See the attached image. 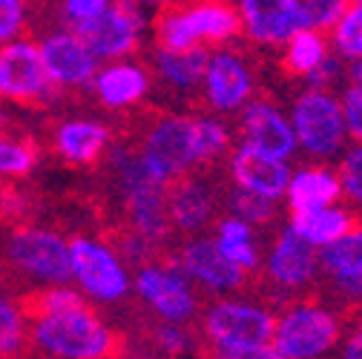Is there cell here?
<instances>
[{"instance_id":"obj_16","label":"cell","mask_w":362,"mask_h":359,"mask_svg":"<svg viewBox=\"0 0 362 359\" xmlns=\"http://www.w3.org/2000/svg\"><path fill=\"white\" fill-rule=\"evenodd\" d=\"M245 132L247 144L274 155V158H288L296 147L293 129L285 124V118L267 104H250L245 112Z\"/></svg>"},{"instance_id":"obj_32","label":"cell","mask_w":362,"mask_h":359,"mask_svg":"<svg viewBox=\"0 0 362 359\" xmlns=\"http://www.w3.org/2000/svg\"><path fill=\"white\" fill-rule=\"evenodd\" d=\"M337 47L351 58H362V4L342 18L337 29Z\"/></svg>"},{"instance_id":"obj_15","label":"cell","mask_w":362,"mask_h":359,"mask_svg":"<svg viewBox=\"0 0 362 359\" xmlns=\"http://www.w3.org/2000/svg\"><path fill=\"white\" fill-rule=\"evenodd\" d=\"M55 153L66 164H95L104 147L110 144V132L98 121H64L52 136Z\"/></svg>"},{"instance_id":"obj_30","label":"cell","mask_w":362,"mask_h":359,"mask_svg":"<svg viewBox=\"0 0 362 359\" xmlns=\"http://www.w3.org/2000/svg\"><path fill=\"white\" fill-rule=\"evenodd\" d=\"M345 6H348V0H305V4H299V23L302 29L337 23Z\"/></svg>"},{"instance_id":"obj_8","label":"cell","mask_w":362,"mask_h":359,"mask_svg":"<svg viewBox=\"0 0 362 359\" xmlns=\"http://www.w3.org/2000/svg\"><path fill=\"white\" fill-rule=\"evenodd\" d=\"M293 136L308 153H334L345 136V121L339 107L322 93L302 95L293 110Z\"/></svg>"},{"instance_id":"obj_4","label":"cell","mask_w":362,"mask_h":359,"mask_svg":"<svg viewBox=\"0 0 362 359\" xmlns=\"http://www.w3.org/2000/svg\"><path fill=\"white\" fill-rule=\"evenodd\" d=\"M207 331L221 353L236 359H276L274 348H267L274 336V319L259 307L247 305H218L210 319Z\"/></svg>"},{"instance_id":"obj_27","label":"cell","mask_w":362,"mask_h":359,"mask_svg":"<svg viewBox=\"0 0 362 359\" xmlns=\"http://www.w3.org/2000/svg\"><path fill=\"white\" fill-rule=\"evenodd\" d=\"M26 319L15 302L0 293V356H23L26 348Z\"/></svg>"},{"instance_id":"obj_23","label":"cell","mask_w":362,"mask_h":359,"mask_svg":"<svg viewBox=\"0 0 362 359\" xmlns=\"http://www.w3.org/2000/svg\"><path fill=\"white\" fill-rule=\"evenodd\" d=\"M288 199L293 210H305V207H325L339 196V182L331 172L322 170H305L299 175H293L288 182Z\"/></svg>"},{"instance_id":"obj_11","label":"cell","mask_w":362,"mask_h":359,"mask_svg":"<svg viewBox=\"0 0 362 359\" xmlns=\"http://www.w3.org/2000/svg\"><path fill=\"white\" fill-rule=\"evenodd\" d=\"M236 15L224 6H199L187 15H173L161 23V40L170 49H185V47H196V40L202 37H228L236 32Z\"/></svg>"},{"instance_id":"obj_33","label":"cell","mask_w":362,"mask_h":359,"mask_svg":"<svg viewBox=\"0 0 362 359\" xmlns=\"http://www.w3.org/2000/svg\"><path fill=\"white\" fill-rule=\"evenodd\" d=\"M193 132H196V155L199 158H210L228 144V132H224V126L210 121V118L193 121Z\"/></svg>"},{"instance_id":"obj_20","label":"cell","mask_w":362,"mask_h":359,"mask_svg":"<svg viewBox=\"0 0 362 359\" xmlns=\"http://www.w3.org/2000/svg\"><path fill=\"white\" fill-rule=\"evenodd\" d=\"M310 271H313L310 245H308L299 233L288 230V233L279 239L274 256H270V273H274L276 282L293 288V285H302V282L310 276Z\"/></svg>"},{"instance_id":"obj_3","label":"cell","mask_w":362,"mask_h":359,"mask_svg":"<svg viewBox=\"0 0 362 359\" xmlns=\"http://www.w3.org/2000/svg\"><path fill=\"white\" fill-rule=\"evenodd\" d=\"M55 95V83L47 75L37 43L29 37H12L0 43V98L40 107Z\"/></svg>"},{"instance_id":"obj_28","label":"cell","mask_w":362,"mask_h":359,"mask_svg":"<svg viewBox=\"0 0 362 359\" xmlns=\"http://www.w3.org/2000/svg\"><path fill=\"white\" fill-rule=\"evenodd\" d=\"M37 164V150L32 141H18L0 132V178L18 182L26 178Z\"/></svg>"},{"instance_id":"obj_2","label":"cell","mask_w":362,"mask_h":359,"mask_svg":"<svg viewBox=\"0 0 362 359\" xmlns=\"http://www.w3.org/2000/svg\"><path fill=\"white\" fill-rule=\"evenodd\" d=\"M4 264L9 273H21L43 285H66L72 279L69 242L37 224H9L4 239Z\"/></svg>"},{"instance_id":"obj_10","label":"cell","mask_w":362,"mask_h":359,"mask_svg":"<svg viewBox=\"0 0 362 359\" xmlns=\"http://www.w3.org/2000/svg\"><path fill=\"white\" fill-rule=\"evenodd\" d=\"M37 49L55 86H83L98 69V58L75 32H52L37 43Z\"/></svg>"},{"instance_id":"obj_37","label":"cell","mask_w":362,"mask_h":359,"mask_svg":"<svg viewBox=\"0 0 362 359\" xmlns=\"http://www.w3.org/2000/svg\"><path fill=\"white\" fill-rule=\"evenodd\" d=\"M110 6V0H64V15L69 23L95 18Z\"/></svg>"},{"instance_id":"obj_36","label":"cell","mask_w":362,"mask_h":359,"mask_svg":"<svg viewBox=\"0 0 362 359\" xmlns=\"http://www.w3.org/2000/svg\"><path fill=\"white\" fill-rule=\"evenodd\" d=\"M342 121L351 129L354 139H362V83L348 89L345 95V110H342Z\"/></svg>"},{"instance_id":"obj_38","label":"cell","mask_w":362,"mask_h":359,"mask_svg":"<svg viewBox=\"0 0 362 359\" xmlns=\"http://www.w3.org/2000/svg\"><path fill=\"white\" fill-rule=\"evenodd\" d=\"M156 339H158V345L167 348V351H181V348H185V336L178 334V328H161V331L156 334Z\"/></svg>"},{"instance_id":"obj_24","label":"cell","mask_w":362,"mask_h":359,"mask_svg":"<svg viewBox=\"0 0 362 359\" xmlns=\"http://www.w3.org/2000/svg\"><path fill=\"white\" fill-rule=\"evenodd\" d=\"M158 69L175 86H193L202 81V75L207 69V55L196 47H185V49L164 47L158 52Z\"/></svg>"},{"instance_id":"obj_22","label":"cell","mask_w":362,"mask_h":359,"mask_svg":"<svg viewBox=\"0 0 362 359\" xmlns=\"http://www.w3.org/2000/svg\"><path fill=\"white\" fill-rule=\"evenodd\" d=\"M291 230L299 233L308 245H328L334 239H339L348 230V216L339 210L325 207H305V210H293V221Z\"/></svg>"},{"instance_id":"obj_19","label":"cell","mask_w":362,"mask_h":359,"mask_svg":"<svg viewBox=\"0 0 362 359\" xmlns=\"http://www.w3.org/2000/svg\"><path fill=\"white\" fill-rule=\"evenodd\" d=\"M95 93L107 107H129L147 93V75L132 64H115L95 78Z\"/></svg>"},{"instance_id":"obj_21","label":"cell","mask_w":362,"mask_h":359,"mask_svg":"<svg viewBox=\"0 0 362 359\" xmlns=\"http://www.w3.org/2000/svg\"><path fill=\"white\" fill-rule=\"evenodd\" d=\"M322 261L342 285H348L351 290H362V230H345L339 239L328 242Z\"/></svg>"},{"instance_id":"obj_39","label":"cell","mask_w":362,"mask_h":359,"mask_svg":"<svg viewBox=\"0 0 362 359\" xmlns=\"http://www.w3.org/2000/svg\"><path fill=\"white\" fill-rule=\"evenodd\" d=\"M345 356L348 359H362V328L351 336V342L345 345Z\"/></svg>"},{"instance_id":"obj_13","label":"cell","mask_w":362,"mask_h":359,"mask_svg":"<svg viewBox=\"0 0 362 359\" xmlns=\"http://www.w3.org/2000/svg\"><path fill=\"white\" fill-rule=\"evenodd\" d=\"M233 175H236V182L245 190H256V193L270 196V199L282 196L288 182H291V172L282 164V158H274V155H267V153L250 147V144H245L236 153Z\"/></svg>"},{"instance_id":"obj_12","label":"cell","mask_w":362,"mask_h":359,"mask_svg":"<svg viewBox=\"0 0 362 359\" xmlns=\"http://www.w3.org/2000/svg\"><path fill=\"white\" fill-rule=\"evenodd\" d=\"M139 293L170 322H185L193 313V296L175 273H167L161 267H141L139 279H135Z\"/></svg>"},{"instance_id":"obj_29","label":"cell","mask_w":362,"mask_h":359,"mask_svg":"<svg viewBox=\"0 0 362 359\" xmlns=\"http://www.w3.org/2000/svg\"><path fill=\"white\" fill-rule=\"evenodd\" d=\"M325 61V47L322 40L316 37L310 29H296L291 35V52H288V64L296 72H313Z\"/></svg>"},{"instance_id":"obj_26","label":"cell","mask_w":362,"mask_h":359,"mask_svg":"<svg viewBox=\"0 0 362 359\" xmlns=\"http://www.w3.org/2000/svg\"><path fill=\"white\" fill-rule=\"evenodd\" d=\"M218 250L228 256L230 261H236L239 267H253L256 264V247L250 242V230H247V221L242 218H228L221 221L218 228Z\"/></svg>"},{"instance_id":"obj_34","label":"cell","mask_w":362,"mask_h":359,"mask_svg":"<svg viewBox=\"0 0 362 359\" xmlns=\"http://www.w3.org/2000/svg\"><path fill=\"white\" fill-rule=\"evenodd\" d=\"M233 210L242 216V221H267L274 216V199L242 187V193H236L233 199Z\"/></svg>"},{"instance_id":"obj_40","label":"cell","mask_w":362,"mask_h":359,"mask_svg":"<svg viewBox=\"0 0 362 359\" xmlns=\"http://www.w3.org/2000/svg\"><path fill=\"white\" fill-rule=\"evenodd\" d=\"M132 4H167V0H132Z\"/></svg>"},{"instance_id":"obj_7","label":"cell","mask_w":362,"mask_h":359,"mask_svg":"<svg viewBox=\"0 0 362 359\" xmlns=\"http://www.w3.org/2000/svg\"><path fill=\"white\" fill-rule=\"evenodd\" d=\"M337 342V322L331 313L316 307H296L282 319L274 336L276 359H310L325 353Z\"/></svg>"},{"instance_id":"obj_25","label":"cell","mask_w":362,"mask_h":359,"mask_svg":"<svg viewBox=\"0 0 362 359\" xmlns=\"http://www.w3.org/2000/svg\"><path fill=\"white\" fill-rule=\"evenodd\" d=\"M167 213L173 216V221L178 224V228L196 230V228H202V224H204V218L210 216V201L202 193V187L187 182V184H181V187L173 190Z\"/></svg>"},{"instance_id":"obj_14","label":"cell","mask_w":362,"mask_h":359,"mask_svg":"<svg viewBox=\"0 0 362 359\" xmlns=\"http://www.w3.org/2000/svg\"><path fill=\"white\" fill-rule=\"evenodd\" d=\"M242 12L256 40H288L299 23V0H242Z\"/></svg>"},{"instance_id":"obj_9","label":"cell","mask_w":362,"mask_h":359,"mask_svg":"<svg viewBox=\"0 0 362 359\" xmlns=\"http://www.w3.org/2000/svg\"><path fill=\"white\" fill-rule=\"evenodd\" d=\"M144 164L167 182V178L178 175L185 167H190L199 155H196V132H193V121L185 118H167L161 121L147 139L144 147Z\"/></svg>"},{"instance_id":"obj_35","label":"cell","mask_w":362,"mask_h":359,"mask_svg":"<svg viewBox=\"0 0 362 359\" xmlns=\"http://www.w3.org/2000/svg\"><path fill=\"white\" fill-rule=\"evenodd\" d=\"M342 187L356 201H362V147L348 153L345 161H342Z\"/></svg>"},{"instance_id":"obj_41","label":"cell","mask_w":362,"mask_h":359,"mask_svg":"<svg viewBox=\"0 0 362 359\" xmlns=\"http://www.w3.org/2000/svg\"><path fill=\"white\" fill-rule=\"evenodd\" d=\"M354 75H356V81H359V83H362V64H359V66H356V69H354Z\"/></svg>"},{"instance_id":"obj_1","label":"cell","mask_w":362,"mask_h":359,"mask_svg":"<svg viewBox=\"0 0 362 359\" xmlns=\"http://www.w3.org/2000/svg\"><path fill=\"white\" fill-rule=\"evenodd\" d=\"M26 342L43 356L64 359H104L118 353L115 334L89 310L86 302L29 319Z\"/></svg>"},{"instance_id":"obj_5","label":"cell","mask_w":362,"mask_h":359,"mask_svg":"<svg viewBox=\"0 0 362 359\" xmlns=\"http://www.w3.org/2000/svg\"><path fill=\"white\" fill-rule=\"evenodd\" d=\"M139 29L141 18L132 9V0H118L101 15L72 23V32L86 43L95 58H118L132 52L139 43Z\"/></svg>"},{"instance_id":"obj_31","label":"cell","mask_w":362,"mask_h":359,"mask_svg":"<svg viewBox=\"0 0 362 359\" xmlns=\"http://www.w3.org/2000/svg\"><path fill=\"white\" fill-rule=\"evenodd\" d=\"M29 26V0H0V43L21 37Z\"/></svg>"},{"instance_id":"obj_17","label":"cell","mask_w":362,"mask_h":359,"mask_svg":"<svg viewBox=\"0 0 362 359\" xmlns=\"http://www.w3.org/2000/svg\"><path fill=\"white\" fill-rule=\"evenodd\" d=\"M181 264L190 276L210 288H236L242 282V267L218 250L216 242H196L185 250Z\"/></svg>"},{"instance_id":"obj_18","label":"cell","mask_w":362,"mask_h":359,"mask_svg":"<svg viewBox=\"0 0 362 359\" xmlns=\"http://www.w3.org/2000/svg\"><path fill=\"white\" fill-rule=\"evenodd\" d=\"M204 75H207L210 101L218 110H236L247 98L250 78L242 61H236L233 55H216L213 61H207Z\"/></svg>"},{"instance_id":"obj_6","label":"cell","mask_w":362,"mask_h":359,"mask_svg":"<svg viewBox=\"0 0 362 359\" xmlns=\"http://www.w3.org/2000/svg\"><path fill=\"white\" fill-rule=\"evenodd\" d=\"M69 261H72V279H78V285L98 302H115L129 288L115 253L93 239H72Z\"/></svg>"}]
</instances>
